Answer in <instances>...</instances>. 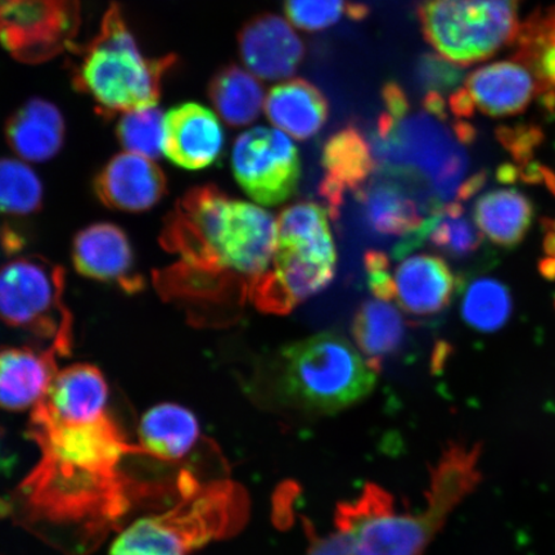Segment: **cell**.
I'll use <instances>...</instances> for the list:
<instances>
[{"mask_svg":"<svg viewBox=\"0 0 555 555\" xmlns=\"http://www.w3.org/2000/svg\"><path fill=\"white\" fill-rule=\"evenodd\" d=\"M162 242L178 260L157 273L159 293L207 307L248 298L251 283L274 260L278 227L263 208L203 185L179 199L165 221Z\"/></svg>","mask_w":555,"mask_h":555,"instance_id":"6da1fadb","label":"cell"},{"mask_svg":"<svg viewBox=\"0 0 555 555\" xmlns=\"http://www.w3.org/2000/svg\"><path fill=\"white\" fill-rule=\"evenodd\" d=\"M474 454L453 448L433 472L425 511L398 513L392 498L367 485L357 501L339 504L337 531L349 540L351 555H422L475 482Z\"/></svg>","mask_w":555,"mask_h":555,"instance_id":"7a4b0ae2","label":"cell"},{"mask_svg":"<svg viewBox=\"0 0 555 555\" xmlns=\"http://www.w3.org/2000/svg\"><path fill=\"white\" fill-rule=\"evenodd\" d=\"M73 86L93 101L103 117L155 107L176 55L149 59L139 50L120 7L111 4L101 30L85 47H74Z\"/></svg>","mask_w":555,"mask_h":555,"instance_id":"3957f363","label":"cell"},{"mask_svg":"<svg viewBox=\"0 0 555 555\" xmlns=\"http://www.w3.org/2000/svg\"><path fill=\"white\" fill-rule=\"evenodd\" d=\"M189 481L186 477L182 502L164 515L137 519L116 538L108 555H190L238 531L247 516L245 491L231 481Z\"/></svg>","mask_w":555,"mask_h":555,"instance_id":"277c9868","label":"cell"},{"mask_svg":"<svg viewBox=\"0 0 555 555\" xmlns=\"http://www.w3.org/2000/svg\"><path fill=\"white\" fill-rule=\"evenodd\" d=\"M278 393L298 411L331 414L357 404L376 385L377 372L346 338L321 333L282 351Z\"/></svg>","mask_w":555,"mask_h":555,"instance_id":"5b68a950","label":"cell"},{"mask_svg":"<svg viewBox=\"0 0 555 555\" xmlns=\"http://www.w3.org/2000/svg\"><path fill=\"white\" fill-rule=\"evenodd\" d=\"M447 120L423 109L393 119L384 113L373 137V155L379 169L404 172L439 204L456 197L469 159Z\"/></svg>","mask_w":555,"mask_h":555,"instance_id":"8992f818","label":"cell"},{"mask_svg":"<svg viewBox=\"0 0 555 555\" xmlns=\"http://www.w3.org/2000/svg\"><path fill=\"white\" fill-rule=\"evenodd\" d=\"M522 0H420L423 37L441 57L469 66L515 43Z\"/></svg>","mask_w":555,"mask_h":555,"instance_id":"52a82bcc","label":"cell"},{"mask_svg":"<svg viewBox=\"0 0 555 555\" xmlns=\"http://www.w3.org/2000/svg\"><path fill=\"white\" fill-rule=\"evenodd\" d=\"M65 272L41 258H18L0 268V319L68 356L73 317L64 302Z\"/></svg>","mask_w":555,"mask_h":555,"instance_id":"ba28073f","label":"cell"},{"mask_svg":"<svg viewBox=\"0 0 555 555\" xmlns=\"http://www.w3.org/2000/svg\"><path fill=\"white\" fill-rule=\"evenodd\" d=\"M23 492L33 513L55 524L104 522L125 506L119 472L73 466L44 456Z\"/></svg>","mask_w":555,"mask_h":555,"instance_id":"9c48e42d","label":"cell"},{"mask_svg":"<svg viewBox=\"0 0 555 555\" xmlns=\"http://www.w3.org/2000/svg\"><path fill=\"white\" fill-rule=\"evenodd\" d=\"M80 24L79 0H0V44L23 64L72 51Z\"/></svg>","mask_w":555,"mask_h":555,"instance_id":"30bf717a","label":"cell"},{"mask_svg":"<svg viewBox=\"0 0 555 555\" xmlns=\"http://www.w3.org/2000/svg\"><path fill=\"white\" fill-rule=\"evenodd\" d=\"M232 169L242 190L256 203L274 206L296 192L301 176L300 156L281 130L256 127L237 138Z\"/></svg>","mask_w":555,"mask_h":555,"instance_id":"8fae6325","label":"cell"},{"mask_svg":"<svg viewBox=\"0 0 555 555\" xmlns=\"http://www.w3.org/2000/svg\"><path fill=\"white\" fill-rule=\"evenodd\" d=\"M41 456L100 470H117L122 457L139 448L130 447L116 423L106 414L85 425L31 426Z\"/></svg>","mask_w":555,"mask_h":555,"instance_id":"7c38bea8","label":"cell"},{"mask_svg":"<svg viewBox=\"0 0 555 555\" xmlns=\"http://www.w3.org/2000/svg\"><path fill=\"white\" fill-rule=\"evenodd\" d=\"M108 385L99 367L75 364L57 372L33 409L31 426L85 425L106 415Z\"/></svg>","mask_w":555,"mask_h":555,"instance_id":"4fadbf2b","label":"cell"},{"mask_svg":"<svg viewBox=\"0 0 555 555\" xmlns=\"http://www.w3.org/2000/svg\"><path fill=\"white\" fill-rule=\"evenodd\" d=\"M416 191H421L418 185L404 173L379 169L378 177L356 193L365 224L384 237L412 234L425 221L423 211H427L418 203Z\"/></svg>","mask_w":555,"mask_h":555,"instance_id":"5bb4252c","label":"cell"},{"mask_svg":"<svg viewBox=\"0 0 555 555\" xmlns=\"http://www.w3.org/2000/svg\"><path fill=\"white\" fill-rule=\"evenodd\" d=\"M73 261L81 275L115 284L125 293L137 294L144 287L128 235L114 224L100 223L82 229L74 240Z\"/></svg>","mask_w":555,"mask_h":555,"instance_id":"9a60e30c","label":"cell"},{"mask_svg":"<svg viewBox=\"0 0 555 555\" xmlns=\"http://www.w3.org/2000/svg\"><path fill=\"white\" fill-rule=\"evenodd\" d=\"M243 64L263 80H281L293 76L305 57L302 40L286 20L262 13L238 33Z\"/></svg>","mask_w":555,"mask_h":555,"instance_id":"2e32d148","label":"cell"},{"mask_svg":"<svg viewBox=\"0 0 555 555\" xmlns=\"http://www.w3.org/2000/svg\"><path fill=\"white\" fill-rule=\"evenodd\" d=\"M166 190L165 173L154 159L131 152L111 158L94 179V192L101 203L125 212L150 210L163 199Z\"/></svg>","mask_w":555,"mask_h":555,"instance_id":"e0dca14e","label":"cell"},{"mask_svg":"<svg viewBox=\"0 0 555 555\" xmlns=\"http://www.w3.org/2000/svg\"><path fill=\"white\" fill-rule=\"evenodd\" d=\"M224 130L199 103H183L165 117L164 154L189 170L205 169L223 154Z\"/></svg>","mask_w":555,"mask_h":555,"instance_id":"ac0fdd59","label":"cell"},{"mask_svg":"<svg viewBox=\"0 0 555 555\" xmlns=\"http://www.w3.org/2000/svg\"><path fill=\"white\" fill-rule=\"evenodd\" d=\"M324 178L319 194L327 203L330 215L337 218L347 192H358L376 169L372 144L353 125L338 130L324 144Z\"/></svg>","mask_w":555,"mask_h":555,"instance_id":"d6986e66","label":"cell"},{"mask_svg":"<svg viewBox=\"0 0 555 555\" xmlns=\"http://www.w3.org/2000/svg\"><path fill=\"white\" fill-rule=\"evenodd\" d=\"M392 281L395 301L415 317L439 314L461 286L447 261L428 254L405 256Z\"/></svg>","mask_w":555,"mask_h":555,"instance_id":"ffe728a7","label":"cell"},{"mask_svg":"<svg viewBox=\"0 0 555 555\" xmlns=\"http://www.w3.org/2000/svg\"><path fill=\"white\" fill-rule=\"evenodd\" d=\"M464 88L475 106L491 117L524 113L539 92L535 76L515 59L476 69L466 79Z\"/></svg>","mask_w":555,"mask_h":555,"instance_id":"44dd1931","label":"cell"},{"mask_svg":"<svg viewBox=\"0 0 555 555\" xmlns=\"http://www.w3.org/2000/svg\"><path fill=\"white\" fill-rule=\"evenodd\" d=\"M57 356L31 347L0 350V409L24 412L37 406L59 372Z\"/></svg>","mask_w":555,"mask_h":555,"instance_id":"7402d4cb","label":"cell"},{"mask_svg":"<svg viewBox=\"0 0 555 555\" xmlns=\"http://www.w3.org/2000/svg\"><path fill=\"white\" fill-rule=\"evenodd\" d=\"M65 134L60 109L41 99L26 102L5 125L7 141L12 151L31 163H44L57 155Z\"/></svg>","mask_w":555,"mask_h":555,"instance_id":"603a6c76","label":"cell"},{"mask_svg":"<svg viewBox=\"0 0 555 555\" xmlns=\"http://www.w3.org/2000/svg\"><path fill=\"white\" fill-rule=\"evenodd\" d=\"M266 114L284 133L307 141L323 129L330 107L327 99L310 81L294 79L270 89Z\"/></svg>","mask_w":555,"mask_h":555,"instance_id":"cb8c5ba5","label":"cell"},{"mask_svg":"<svg viewBox=\"0 0 555 555\" xmlns=\"http://www.w3.org/2000/svg\"><path fill=\"white\" fill-rule=\"evenodd\" d=\"M482 237L480 229L464 217L463 205L456 201L435 208L415 232L402 238L393 255L397 259L405 258L427 241L449 258L464 259L481 247Z\"/></svg>","mask_w":555,"mask_h":555,"instance_id":"d4e9b609","label":"cell"},{"mask_svg":"<svg viewBox=\"0 0 555 555\" xmlns=\"http://www.w3.org/2000/svg\"><path fill=\"white\" fill-rule=\"evenodd\" d=\"M199 437V425L189 409L171 402L158 404L142 416L138 439L144 454L178 462L190 453Z\"/></svg>","mask_w":555,"mask_h":555,"instance_id":"484cf974","label":"cell"},{"mask_svg":"<svg viewBox=\"0 0 555 555\" xmlns=\"http://www.w3.org/2000/svg\"><path fill=\"white\" fill-rule=\"evenodd\" d=\"M476 225L496 246L513 248L529 233L533 205L517 190H495L476 201Z\"/></svg>","mask_w":555,"mask_h":555,"instance_id":"4316f807","label":"cell"},{"mask_svg":"<svg viewBox=\"0 0 555 555\" xmlns=\"http://www.w3.org/2000/svg\"><path fill=\"white\" fill-rule=\"evenodd\" d=\"M513 59L530 68L538 81L541 101L555 107V20L547 11H535L520 24Z\"/></svg>","mask_w":555,"mask_h":555,"instance_id":"83f0119b","label":"cell"},{"mask_svg":"<svg viewBox=\"0 0 555 555\" xmlns=\"http://www.w3.org/2000/svg\"><path fill=\"white\" fill-rule=\"evenodd\" d=\"M208 99L229 127L253 124L261 114L263 88L254 75L237 65L218 69L208 85Z\"/></svg>","mask_w":555,"mask_h":555,"instance_id":"f1b7e54d","label":"cell"},{"mask_svg":"<svg viewBox=\"0 0 555 555\" xmlns=\"http://www.w3.org/2000/svg\"><path fill=\"white\" fill-rule=\"evenodd\" d=\"M352 336L366 362L378 373L382 360L397 352L404 341V319L391 302L366 301L353 318Z\"/></svg>","mask_w":555,"mask_h":555,"instance_id":"f546056e","label":"cell"},{"mask_svg":"<svg viewBox=\"0 0 555 555\" xmlns=\"http://www.w3.org/2000/svg\"><path fill=\"white\" fill-rule=\"evenodd\" d=\"M328 215V210L314 203H300L287 207L276 221V243L307 249L337 262Z\"/></svg>","mask_w":555,"mask_h":555,"instance_id":"4dcf8cb0","label":"cell"},{"mask_svg":"<svg viewBox=\"0 0 555 555\" xmlns=\"http://www.w3.org/2000/svg\"><path fill=\"white\" fill-rule=\"evenodd\" d=\"M512 312L511 291L494 278H478L464 289L462 317L470 328L496 332L508 323Z\"/></svg>","mask_w":555,"mask_h":555,"instance_id":"1f68e13d","label":"cell"},{"mask_svg":"<svg viewBox=\"0 0 555 555\" xmlns=\"http://www.w3.org/2000/svg\"><path fill=\"white\" fill-rule=\"evenodd\" d=\"M43 185L29 166L13 158H0V214L27 217L40 210Z\"/></svg>","mask_w":555,"mask_h":555,"instance_id":"d6a6232c","label":"cell"},{"mask_svg":"<svg viewBox=\"0 0 555 555\" xmlns=\"http://www.w3.org/2000/svg\"><path fill=\"white\" fill-rule=\"evenodd\" d=\"M117 138L131 154L157 159L164 152L165 117L156 107L125 114L116 128Z\"/></svg>","mask_w":555,"mask_h":555,"instance_id":"836d02e7","label":"cell"},{"mask_svg":"<svg viewBox=\"0 0 555 555\" xmlns=\"http://www.w3.org/2000/svg\"><path fill=\"white\" fill-rule=\"evenodd\" d=\"M284 11L298 29L310 33L328 29L345 15L356 20L367 15L366 7L346 0H284Z\"/></svg>","mask_w":555,"mask_h":555,"instance_id":"e575fe53","label":"cell"},{"mask_svg":"<svg viewBox=\"0 0 555 555\" xmlns=\"http://www.w3.org/2000/svg\"><path fill=\"white\" fill-rule=\"evenodd\" d=\"M415 79L426 93H453L463 82L464 72L441 55L423 54L415 67Z\"/></svg>","mask_w":555,"mask_h":555,"instance_id":"d590c367","label":"cell"},{"mask_svg":"<svg viewBox=\"0 0 555 555\" xmlns=\"http://www.w3.org/2000/svg\"><path fill=\"white\" fill-rule=\"evenodd\" d=\"M496 138L519 166L531 163L535 150L544 142L543 130L526 124L498 128Z\"/></svg>","mask_w":555,"mask_h":555,"instance_id":"8d00e7d4","label":"cell"},{"mask_svg":"<svg viewBox=\"0 0 555 555\" xmlns=\"http://www.w3.org/2000/svg\"><path fill=\"white\" fill-rule=\"evenodd\" d=\"M364 266L373 296L382 301L395 300L390 259L384 253L370 251L365 254Z\"/></svg>","mask_w":555,"mask_h":555,"instance_id":"74e56055","label":"cell"},{"mask_svg":"<svg viewBox=\"0 0 555 555\" xmlns=\"http://www.w3.org/2000/svg\"><path fill=\"white\" fill-rule=\"evenodd\" d=\"M305 530L309 538L307 555H351L349 540L341 532L318 537L307 519H305Z\"/></svg>","mask_w":555,"mask_h":555,"instance_id":"f35d334b","label":"cell"},{"mask_svg":"<svg viewBox=\"0 0 555 555\" xmlns=\"http://www.w3.org/2000/svg\"><path fill=\"white\" fill-rule=\"evenodd\" d=\"M449 107L457 119L470 117L475 114V103L466 88H457L449 96Z\"/></svg>","mask_w":555,"mask_h":555,"instance_id":"ab89813d","label":"cell"},{"mask_svg":"<svg viewBox=\"0 0 555 555\" xmlns=\"http://www.w3.org/2000/svg\"><path fill=\"white\" fill-rule=\"evenodd\" d=\"M486 178H488L486 172L480 171L464 180V183L461 185V189L456 194L457 203H462V201H467L470 197L476 196V194L483 189Z\"/></svg>","mask_w":555,"mask_h":555,"instance_id":"60d3db41","label":"cell"},{"mask_svg":"<svg viewBox=\"0 0 555 555\" xmlns=\"http://www.w3.org/2000/svg\"><path fill=\"white\" fill-rule=\"evenodd\" d=\"M544 227V251L547 258L555 259V221L551 219L543 220Z\"/></svg>","mask_w":555,"mask_h":555,"instance_id":"b9f144b4","label":"cell"},{"mask_svg":"<svg viewBox=\"0 0 555 555\" xmlns=\"http://www.w3.org/2000/svg\"><path fill=\"white\" fill-rule=\"evenodd\" d=\"M496 179L504 185L515 184L519 179V168L512 164L502 165L496 171Z\"/></svg>","mask_w":555,"mask_h":555,"instance_id":"7bdbcfd3","label":"cell"},{"mask_svg":"<svg viewBox=\"0 0 555 555\" xmlns=\"http://www.w3.org/2000/svg\"><path fill=\"white\" fill-rule=\"evenodd\" d=\"M539 272L547 281H555V259L546 258L539 262Z\"/></svg>","mask_w":555,"mask_h":555,"instance_id":"ee69618b","label":"cell"},{"mask_svg":"<svg viewBox=\"0 0 555 555\" xmlns=\"http://www.w3.org/2000/svg\"><path fill=\"white\" fill-rule=\"evenodd\" d=\"M544 184L546 189L553 193V196H555V172L550 168L545 169Z\"/></svg>","mask_w":555,"mask_h":555,"instance_id":"f6af8a7d","label":"cell"},{"mask_svg":"<svg viewBox=\"0 0 555 555\" xmlns=\"http://www.w3.org/2000/svg\"><path fill=\"white\" fill-rule=\"evenodd\" d=\"M555 304V302H554Z\"/></svg>","mask_w":555,"mask_h":555,"instance_id":"bcb514c9","label":"cell"}]
</instances>
